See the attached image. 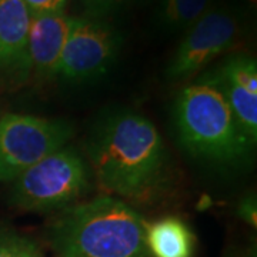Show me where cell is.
<instances>
[{
	"mask_svg": "<svg viewBox=\"0 0 257 257\" xmlns=\"http://www.w3.org/2000/svg\"><path fill=\"white\" fill-rule=\"evenodd\" d=\"M87 155L97 186L107 196L147 200L165 183L167 152L156 126L130 110L114 111L94 128Z\"/></svg>",
	"mask_w": 257,
	"mask_h": 257,
	"instance_id": "cell-1",
	"label": "cell"
},
{
	"mask_svg": "<svg viewBox=\"0 0 257 257\" xmlns=\"http://www.w3.org/2000/svg\"><path fill=\"white\" fill-rule=\"evenodd\" d=\"M146 221L127 203L100 196L62 210L49 229L57 257H150Z\"/></svg>",
	"mask_w": 257,
	"mask_h": 257,
	"instance_id": "cell-2",
	"label": "cell"
},
{
	"mask_svg": "<svg viewBox=\"0 0 257 257\" xmlns=\"http://www.w3.org/2000/svg\"><path fill=\"white\" fill-rule=\"evenodd\" d=\"M173 123L180 146L197 160L236 167L254 150L221 93L200 80L177 94Z\"/></svg>",
	"mask_w": 257,
	"mask_h": 257,
	"instance_id": "cell-3",
	"label": "cell"
},
{
	"mask_svg": "<svg viewBox=\"0 0 257 257\" xmlns=\"http://www.w3.org/2000/svg\"><path fill=\"white\" fill-rule=\"evenodd\" d=\"M70 26V16L63 12L42 13L30 18L29 63L30 70L43 79L59 76L60 59Z\"/></svg>",
	"mask_w": 257,
	"mask_h": 257,
	"instance_id": "cell-9",
	"label": "cell"
},
{
	"mask_svg": "<svg viewBox=\"0 0 257 257\" xmlns=\"http://www.w3.org/2000/svg\"><path fill=\"white\" fill-rule=\"evenodd\" d=\"M237 217L244 223H247L250 227L256 229L257 226V197L254 192L246 193L237 204Z\"/></svg>",
	"mask_w": 257,
	"mask_h": 257,
	"instance_id": "cell-14",
	"label": "cell"
},
{
	"mask_svg": "<svg viewBox=\"0 0 257 257\" xmlns=\"http://www.w3.org/2000/svg\"><path fill=\"white\" fill-rule=\"evenodd\" d=\"M145 239L150 257H193L196 251L194 233L176 216L146 223Z\"/></svg>",
	"mask_w": 257,
	"mask_h": 257,
	"instance_id": "cell-11",
	"label": "cell"
},
{
	"mask_svg": "<svg viewBox=\"0 0 257 257\" xmlns=\"http://www.w3.org/2000/svg\"><path fill=\"white\" fill-rule=\"evenodd\" d=\"M116 30L96 18H70L59 76L67 82L82 83L104 74L119 52Z\"/></svg>",
	"mask_w": 257,
	"mask_h": 257,
	"instance_id": "cell-7",
	"label": "cell"
},
{
	"mask_svg": "<svg viewBox=\"0 0 257 257\" xmlns=\"http://www.w3.org/2000/svg\"><path fill=\"white\" fill-rule=\"evenodd\" d=\"M197 80L217 89L227 101L243 135L257 143V63L253 56L236 53Z\"/></svg>",
	"mask_w": 257,
	"mask_h": 257,
	"instance_id": "cell-8",
	"label": "cell"
},
{
	"mask_svg": "<svg viewBox=\"0 0 257 257\" xmlns=\"http://www.w3.org/2000/svg\"><path fill=\"white\" fill-rule=\"evenodd\" d=\"M213 0H163L157 12V25L167 33L187 30L211 9Z\"/></svg>",
	"mask_w": 257,
	"mask_h": 257,
	"instance_id": "cell-12",
	"label": "cell"
},
{
	"mask_svg": "<svg viewBox=\"0 0 257 257\" xmlns=\"http://www.w3.org/2000/svg\"><path fill=\"white\" fill-rule=\"evenodd\" d=\"M89 184L90 172L84 159L73 147L64 146L13 180L9 202L23 211L60 210L79 200Z\"/></svg>",
	"mask_w": 257,
	"mask_h": 257,
	"instance_id": "cell-4",
	"label": "cell"
},
{
	"mask_svg": "<svg viewBox=\"0 0 257 257\" xmlns=\"http://www.w3.org/2000/svg\"><path fill=\"white\" fill-rule=\"evenodd\" d=\"M79 2L82 3L86 12L92 15V18L103 16L116 9L121 3V0H79Z\"/></svg>",
	"mask_w": 257,
	"mask_h": 257,
	"instance_id": "cell-16",
	"label": "cell"
},
{
	"mask_svg": "<svg viewBox=\"0 0 257 257\" xmlns=\"http://www.w3.org/2000/svg\"><path fill=\"white\" fill-rule=\"evenodd\" d=\"M73 127L66 120L8 113L0 116V182H12L42 159L67 146Z\"/></svg>",
	"mask_w": 257,
	"mask_h": 257,
	"instance_id": "cell-5",
	"label": "cell"
},
{
	"mask_svg": "<svg viewBox=\"0 0 257 257\" xmlns=\"http://www.w3.org/2000/svg\"><path fill=\"white\" fill-rule=\"evenodd\" d=\"M29 26L23 0H0V74L23 76L30 70Z\"/></svg>",
	"mask_w": 257,
	"mask_h": 257,
	"instance_id": "cell-10",
	"label": "cell"
},
{
	"mask_svg": "<svg viewBox=\"0 0 257 257\" xmlns=\"http://www.w3.org/2000/svg\"><path fill=\"white\" fill-rule=\"evenodd\" d=\"M23 2L30 13V18L42 13L63 12L67 3V0H23Z\"/></svg>",
	"mask_w": 257,
	"mask_h": 257,
	"instance_id": "cell-15",
	"label": "cell"
},
{
	"mask_svg": "<svg viewBox=\"0 0 257 257\" xmlns=\"http://www.w3.org/2000/svg\"><path fill=\"white\" fill-rule=\"evenodd\" d=\"M0 257H42L35 240L15 231H0Z\"/></svg>",
	"mask_w": 257,
	"mask_h": 257,
	"instance_id": "cell-13",
	"label": "cell"
},
{
	"mask_svg": "<svg viewBox=\"0 0 257 257\" xmlns=\"http://www.w3.org/2000/svg\"><path fill=\"white\" fill-rule=\"evenodd\" d=\"M240 37L239 16L227 8H211L186 30L166 67L167 79L177 82L199 73L211 60L231 50Z\"/></svg>",
	"mask_w": 257,
	"mask_h": 257,
	"instance_id": "cell-6",
	"label": "cell"
},
{
	"mask_svg": "<svg viewBox=\"0 0 257 257\" xmlns=\"http://www.w3.org/2000/svg\"><path fill=\"white\" fill-rule=\"evenodd\" d=\"M241 2L244 3V6H246L250 12H256L257 0H241Z\"/></svg>",
	"mask_w": 257,
	"mask_h": 257,
	"instance_id": "cell-17",
	"label": "cell"
}]
</instances>
